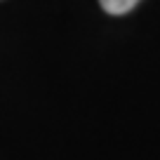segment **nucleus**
Wrapping results in <instances>:
<instances>
[{
    "mask_svg": "<svg viewBox=\"0 0 160 160\" xmlns=\"http://www.w3.org/2000/svg\"><path fill=\"white\" fill-rule=\"evenodd\" d=\"M99 2L108 14H125V12H130L132 7L139 2V0H99Z\"/></svg>",
    "mask_w": 160,
    "mask_h": 160,
    "instance_id": "nucleus-1",
    "label": "nucleus"
}]
</instances>
